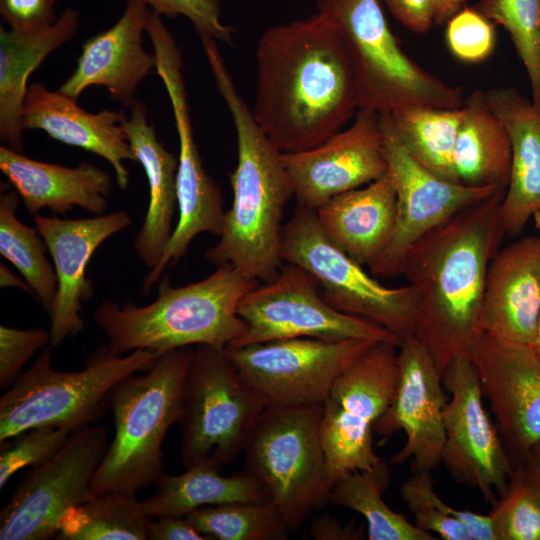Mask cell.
Wrapping results in <instances>:
<instances>
[{"label": "cell", "instance_id": "cell-31", "mask_svg": "<svg viewBox=\"0 0 540 540\" xmlns=\"http://www.w3.org/2000/svg\"><path fill=\"white\" fill-rule=\"evenodd\" d=\"M219 470L203 464L179 475L164 472L154 484L155 492L139 501L142 512L150 519L185 517L204 506L270 501L262 484L245 470L230 476L221 475Z\"/></svg>", "mask_w": 540, "mask_h": 540}, {"label": "cell", "instance_id": "cell-51", "mask_svg": "<svg viewBox=\"0 0 540 540\" xmlns=\"http://www.w3.org/2000/svg\"><path fill=\"white\" fill-rule=\"evenodd\" d=\"M0 284L1 287H15L24 290L29 294H33L28 283L25 280L19 279V277L13 274L3 263L0 264Z\"/></svg>", "mask_w": 540, "mask_h": 540}, {"label": "cell", "instance_id": "cell-29", "mask_svg": "<svg viewBox=\"0 0 540 540\" xmlns=\"http://www.w3.org/2000/svg\"><path fill=\"white\" fill-rule=\"evenodd\" d=\"M79 12L66 8L47 27L35 31L0 28V138L22 151L21 110L28 79L41 63L76 33Z\"/></svg>", "mask_w": 540, "mask_h": 540}, {"label": "cell", "instance_id": "cell-15", "mask_svg": "<svg viewBox=\"0 0 540 540\" xmlns=\"http://www.w3.org/2000/svg\"><path fill=\"white\" fill-rule=\"evenodd\" d=\"M376 341L279 339L225 349L268 407L322 404L338 376Z\"/></svg>", "mask_w": 540, "mask_h": 540}, {"label": "cell", "instance_id": "cell-1", "mask_svg": "<svg viewBox=\"0 0 540 540\" xmlns=\"http://www.w3.org/2000/svg\"><path fill=\"white\" fill-rule=\"evenodd\" d=\"M253 115L282 153L313 148L359 110L351 57L322 14L268 28L256 51Z\"/></svg>", "mask_w": 540, "mask_h": 540}, {"label": "cell", "instance_id": "cell-43", "mask_svg": "<svg viewBox=\"0 0 540 540\" xmlns=\"http://www.w3.org/2000/svg\"><path fill=\"white\" fill-rule=\"evenodd\" d=\"M50 343V333L42 329L0 326V386L7 389L37 351Z\"/></svg>", "mask_w": 540, "mask_h": 540}, {"label": "cell", "instance_id": "cell-8", "mask_svg": "<svg viewBox=\"0 0 540 540\" xmlns=\"http://www.w3.org/2000/svg\"><path fill=\"white\" fill-rule=\"evenodd\" d=\"M266 408V399L242 377L225 349L195 346L177 422L182 466L221 469L244 451Z\"/></svg>", "mask_w": 540, "mask_h": 540}, {"label": "cell", "instance_id": "cell-6", "mask_svg": "<svg viewBox=\"0 0 540 540\" xmlns=\"http://www.w3.org/2000/svg\"><path fill=\"white\" fill-rule=\"evenodd\" d=\"M317 10L347 47L359 109L388 114L411 106H463L460 87L442 81L405 53L379 0H318Z\"/></svg>", "mask_w": 540, "mask_h": 540}, {"label": "cell", "instance_id": "cell-3", "mask_svg": "<svg viewBox=\"0 0 540 540\" xmlns=\"http://www.w3.org/2000/svg\"><path fill=\"white\" fill-rule=\"evenodd\" d=\"M201 43L237 136L232 206L225 212L219 241L205 257L213 265L230 264L249 279L269 282L283 266L281 221L293 196L283 153L237 91L216 41L205 38Z\"/></svg>", "mask_w": 540, "mask_h": 540}, {"label": "cell", "instance_id": "cell-2", "mask_svg": "<svg viewBox=\"0 0 540 540\" xmlns=\"http://www.w3.org/2000/svg\"><path fill=\"white\" fill-rule=\"evenodd\" d=\"M505 190L461 210L407 253L402 265L416 303L414 336L443 374L469 356L482 333L480 318L488 268L506 235L499 207Z\"/></svg>", "mask_w": 540, "mask_h": 540}, {"label": "cell", "instance_id": "cell-47", "mask_svg": "<svg viewBox=\"0 0 540 540\" xmlns=\"http://www.w3.org/2000/svg\"><path fill=\"white\" fill-rule=\"evenodd\" d=\"M310 536L315 540H360L367 534L362 527L343 525L335 517L322 515L316 518L310 528Z\"/></svg>", "mask_w": 540, "mask_h": 540}, {"label": "cell", "instance_id": "cell-39", "mask_svg": "<svg viewBox=\"0 0 540 540\" xmlns=\"http://www.w3.org/2000/svg\"><path fill=\"white\" fill-rule=\"evenodd\" d=\"M400 495L415 525L444 540H472L466 527L452 514L433 486L432 471L412 472L400 487Z\"/></svg>", "mask_w": 540, "mask_h": 540}, {"label": "cell", "instance_id": "cell-24", "mask_svg": "<svg viewBox=\"0 0 540 540\" xmlns=\"http://www.w3.org/2000/svg\"><path fill=\"white\" fill-rule=\"evenodd\" d=\"M123 112L102 110L89 113L76 100L59 91H50L42 83L29 85L21 110V125L39 129L51 138L97 154L112 166L121 189L129 183L125 161H136L122 126Z\"/></svg>", "mask_w": 540, "mask_h": 540}, {"label": "cell", "instance_id": "cell-13", "mask_svg": "<svg viewBox=\"0 0 540 540\" xmlns=\"http://www.w3.org/2000/svg\"><path fill=\"white\" fill-rule=\"evenodd\" d=\"M107 449V429L87 425L47 461L31 467L0 513L1 540L56 537L64 515L91 499V484Z\"/></svg>", "mask_w": 540, "mask_h": 540}, {"label": "cell", "instance_id": "cell-42", "mask_svg": "<svg viewBox=\"0 0 540 540\" xmlns=\"http://www.w3.org/2000/svg\"><path fill=\"white\" fill-rule=\"evenodd\" d=\"M160 16L187 18L199 37L207 36L227 45L233 43L234 29L222 22L221 0H145Z\"/></svg>", "mask_w": 540, "mask_h": 540}, {"label": "cell", "instance_id": "cell-33", "mask_svg": "<svg viewBox=\"0 0 540 540\" xmlns=\"http://www.w3.org/2000/svg\"><path fill=\"white\" fill-rule=\"evenodd\" d=\"M395 132L408 153L435 175L459 182L453 153L464 107L411 106L388 113Z\"/></svg>", "mask_w": 540, "mask_h": 540}, {"label": "cell", "instance_id": "cell-11", "mask_svg": "<svg viewBox=\"0 0 540 540\" xmlns=\"http://www.w3.org/2000/svg\"><path fill=\"white\" fill-rule=\"evenodd\" d=\"M398 346L376 342L335 380L322 403L320 437L328 483L381 462L374 426L389 406L398 377Z\"/></svg>", "mask_w": 540, "mask_h": 540}, {"label": "cell", "instance_id": "cell-46", "mask_svg": "<svg viewBox=\"0 0 540 540\" xmlns=\"http://www.w3.org/2000/svg\"><path fill=\"white\" fill-rule=\"evenodd\" d=\"M148 540H211L193 527L185 517L160 516L149 520Z\"/></svg>", "mask_w": 540, "mask_h": 540}, {"label": "cell", "instance_id": "cell-23", "mask_svg": "<svg viewBox=\"0 0 540 540\" xmlns=\"http://www.w3.org/2000/svg\"><path fill=\"white\" fill-rule=\"evenodd\" d=\"M540 319V236H526L498 250L490 262L481 331L531 345Z\"/></svg>", "mask_w": 540, "mask_h": 540}, {"label": "cell", "instance_id": "cell-4", "mask_svg": "<svg viewBox=\"0 0 540 540\" xmlns=\"http://www.w3.org/2000/svg\"><path fill=\"white\" fill-rule=\"evenodd\" d=\"M259 283L230 264L179 287L171 286L163 276L153 302L137 306L107 301L97 308L94 319L116 354L164 353L197 345L226 349L245 333L247 326L238 315V306Z\"/></svg>", "mask_w": 540, "mask_h": 540}, {"label": "cell", "instance_id": "cell-20", "mask_svg": "<svg viewBox=\"0 0 540 540\" xmlns=\"http://www.w3.org/2000/svg\"><path fill=\"white\" fill-rule=\"evenodd\" d=\"M470 358L514 466L540 442V359L531 345L482 332Z\"/></svg>", "mask_w": 540, "mask_h": 540}, {"label": "cell", "instance_id": "cell-45", "mask_svg": "<svg viewBox=\"0 0 540 540\" xmlns=\"http://www.w3.org/2000/svg\"><path fill=\"white\" fill-rule=\"evenodd\" d=\"M392 15L407 29L426 33L434 24L435 0H383Z\"/></svg>", "mask_w": 540, "mask_h": 540}, {"label": "cell", "instance_id": "cell-28", "mask_svg": "<svg viewBox=\"0 0 540 540\" xmlns=\"http://www.w3.org/2000/svg\"><path fill=\"white\" fill-rule=\"evenodd\" d=\"M131 107L130 117L123 119L122 126L136 161L145 171L149 189L147 212L133 246L142 262L152 269L173 232L178 158L158 140L154 127L148 122L145 106L135 101Z\"/></svg>", "mask_w": 540, "mask_h": 540}, {"label": "cell", "instance_id": "cell-40", "mask_svg": "<svg viewBox=\"0 0 540 540\" xmlns=\"http://www.w3.org/2000/svg\"><path fill=\"white\" fill-rule=\"evenodd\" d=\"M71 434L68 429L43 426L0 441V489L19 470L37 466L51 458Z\"/></svg>", "mask_w": 540, "mask_h": 540}, {"label": "cell", "instance_id": "cell-53", "mask_svg": "<svg viewBox=\"0 0 540 540\" xmlns=\"http://www.w3.org/2000/svg\"><path fill=\"white\" fill-rule=\"evenodd\" d=\"M533 220H534V225H535V228H536V230L538 232V235L540 236V212L536 213L533 216Z\"/></svg>", "mask_w": 540, "mask_h": 540}, {"label": "cell", "instance_id": "cell-34", "mask_svg": "<svg viewBox=\"0 0 540 540\" xmlns=\"http://www.w3.org/2000/svg\"><path fill=\"white\" fill-rule=\"evenodd\" d=\"M149 520L136 496L119 493L94 495L64 515L55 538L147 540Z\"/></svg>", "mask_w": 540, "mask_h": 540}, {"label": "cell", "instance_id": "cell-17", "mask_svg": "<svg viewBox=\"0 0 540 540\" xmlns=\"http://www.w3.org/2000/svg\"><path fill=\"white\" fill-rule=\"evenodd\" d=\"M379 116L387 174L396 192L397 212L390 242L369 268L374 276L393 277L401 275L407 253L423 236L466 207L503 189L468 186L435 175L408 153L390 116Z\"/></svg>", "mask_w": 540, "mask_h": 540}, {"label": "cell", "instance_id": "cell-32", "mask_svg": "<svg viewBox=\"0 0 540 540\" xmlns=\"http://www.w3.org/2000/svg\"><path fill=\"white\" fill-rule=\"evenodd\" d=\"M391 481L389 463L352 472L331 488L328 503L361 514L367 523L369 540H435L431 533L419 529L402 514L392 510L382 494Z\"/></svg>", "mask_w": 540, "mask_h": 540}, {"label": "cell", "instance_id": "cell-10", "mask_svg": "<svg viewBox=\"0 0 540 540\" xmlns=\"http://www.w3.org/2000/svg\"><path fill=\"white\" fill-rule=\"evenodd\" d=\"M282 259L309 272L324 300L347 314L371 320L400 341L414 335L416 303L411 287H387L336 245L316 211L297 204L282 227Z\"/></svg>", "mask_w": 540, "mask_h": 540}, {"label": "cell", "instance_id": "cell-36", "mask_svg": "<svg viewBox=\"0 0 540 540\" xmlns=\"http://www.w3.org/2000/svg\"><path fill=\"white\" fill-rule=\"evenodd\" d=\"M185 518L211 540H286L291 531L270 501L204 506Z\"/></svg>", "mask_w": 540, "mask_h": 540}, {"label": "cell", "instance_id": "cell-26", "mask_svg": "<svg viewBox=\"0 0 540 540\" xmlns=\"http://www.w3.org/2000/svg\"><path fill=\"white\" fill-rule=\"evenodd\" d=\"M486 96L511 141L510 179L499 216L506 235L517 234L540 212V109L512 87L490 89Z\"/></svg>", "mask_w": 540, "mask_h": 540}, {"label": "cell", "instance_id": "cell-49", "mask_svg": "<svg viewBox=\"0 0 540 540\" xmlns=\"http://www.w3.org/2000/svg\"><path fill=\"white\" fill-rule=\"evenodd\" d=\"M516 466L522 469L525 477L540 493V442L535 444Z\"/></svg>", "mask_w": 540, "mask_h": 540}, {"label": "cell", "instance_id": "cell-30", "mask_svg": "<svg viewBox=\"0 0 540 540\" xmlns=\"http://www.w3.org/2000/svg\"><path fill=\"white\" fill-rule=\"evenodd\" d=\"M462 119L453 153L460 183L506 190L512 149L507 129L492 109L486 91L475 90L464 99Z\"/></svg>", "mask_w": 540, "mask_h": 540}, {"label": "cell", "instance_id": "cell-18", "mask_svg": "<svg viewBox=\"0 0 540 540\" xmlns=\"http://www.w3.org/2000/svg\"><path fill=\"white\" fill-rule=\"evenodd\" d=\"M398 377L392 400L374 426L384 440L403 431L402 449L389 464L411 460L412 472L433 471L442 464L445 441L442 375L426 347L414 336L401 340L397 352Z\"/></svg>", "mask_w": 540, "mask_h": 540}, {"label": "cell", "instance_id": "cell-19", "mask_svg": "<svg viewBox=\"0 0 540 540\" xmlns=\"http://www.w3.org/2000/svg\"><path fill=\"white\" fill-rule=\"evenodd\" d=\"M282 159L297 203L316 211L387 173L380 116L359 109L346 129L313 148L283 153Z\"/></svg>", "mask_w": 540, "mask_h": 540}, {"label": "cell", "instance_id": "cell-5", "mask_svg": "<svg viewBox=\"0 0 540 540\" xmlns=\"http://www.w3.org/2000/svg\"><path fill=\"white\" fill-rule=\"evenodd\" d=\"M192 354L191 347L164 352L145 374H133L112 390L114 437L93 477L94 495L136 496L165 472L162 446L179 419Z\"/></svg>", "mask_w": 540, "mask_h": 540}, {"label": "cell", "instance_id": "cell-48", "mask_svg": "<svg viewBox=\"0 0 540 540\" xmlns=\"http://www.w3.org/2000/svg\"><path fill=\"white\" fill-rule=\"evenodd\" d=\"M451 514L466 527L472 540H497L493 522L489 514L484 515L453 507Z\"/></svg>", "mask_w": 540, "mask_h": 540}, {"label": "cell", "instance_id": "cell-21", "mask_svg": "<svg viewBox=\"0 0 540 540\" xmlns=\"http://www.w3.org/2000/svg\"><path fill=\"white\" fill-rule=\"evenodd\" d=\"M34 222L52 257L57 278V291L48 312L50 345L56 347L83 329L81 304L93 295L86 270L94 252L109 237L129 227L132 219L127 212L117 211L84 219L36 214Z\"/></svg>", "mask_w": 540, "mask_h": 540}, {"label": "cell", "instance_id": "cell-52", "mask_svg": "<svg viewBox=\"0 0 540 540\" xmlns=\"http://www.w3.org/2000/svg\"><path fill=\"white\" fill-rule=\"evenodd\" d=\"M532 347H533L534 351L536 352L537 356L540 359V319H539V322H538L536 335H535V339H534V342L532 344Z\"/></svg>", "mask_w": 540, "mask_h": 540}, {"label": "cell", "instance_id": "cell-38", "mask_svg": "<svg viewBox=\"0 0 540 540\" xmlns=\"http://www.w3.org/2000/svg\"><path fill=\"white\" fill-rule=\"evenodd\" d=\"M489 515L497 540H540V493L519 466Z\"/></svg>", "mask_w": 540, "mask_h": 540}, {"label": "cell", "instance_id": "cell-44", "mask_svg": "<svg viewBox=\"0 0 540 540\" xmlns=\"http://www.w3.org/2000/svg\"><path fill=\"white\" fill-rule=\"evenodd\" d=\"M56 0H0V14L10 29L35 31L56 19Z\"/></svg>", "mask_w": 540, "mask_h": 540}, {"label": "cell", "instance_id": "cell-16", "mask_svg": "<svg viewBox=\"0 0 540 540\" xmlns=\"http://www.w3.org/2000/svg\"><path fill=\"white\" fill-rule=\"evenodd\" d=\"M450 394L444 407L442 463L455 481L477 489L486 502L507 488L515 466L485 409L476 368L458 356L442 374Z\"/></svg>", "mask_w": 540, "mask_h": 540}, {"label": "cell", "instance_id": "cell-14", "mask_svg": "<svg viewBox=\"0 0 540 540\" xmlns=\"http://www.w3.org/2000/svg\"><path fill=\"white\" fill-rule=\"evenodd\" d=\"M148 36L156 59V73L172 105L180 152L176 176L179 218L160 260L144 278L145 293L167 267L183 257L198 234L209 232L219 236L225 215L221 192L204 169L194 141L180 49L163 24L151 27Z\"/></svg>", "mask_w": 540, "mask_h": 540}, {"label": "cell", "instance_id": "cell-12", "mask_svg": "<svg viewBox=\"0 0 540 540\" xmlns=\"http://www.w3.org/2000/svg\"><path fill=\"white\" fill-rule=\"evenodd\" d=\"M237 312L247 327L229 347L291 338L372 340L397 346L401 342L379 324L333 308L322 297L315 278L290 263L274 279L251 289Z\"/></svg>", "mask_w": 540, "mask_h": 540}, {"label": "cell", "instance_id": "cell-22", "mask_svg": "<svg viewBox=\"0 0 540 540\" xmlns=\"http://www.w3.org/2000/svg\"><path fill=\"white\" fill-rule=\"evenodd\" d=\"M149 13L145 0H127L113 26L84 42L59 92L77 100L88 87L103 86L114 100L132 106L138 85L156 67L154 53L143 49Z\"/></svg>", "mask_w": 540, "mask_h": 540}, {"label": "cell", "instance_id": "cell-37", "mask_svg": "<svg viewBox=\"0 0 540 540\" xmlns=\"http://www.w3.org/2000/svg\"><path fill=\"white\" fill-rule=\"evenodd\" d=\"M474 8L508 32L540 109V0H479Z\"/></svg>", "mask_w": 540, "mask_h": 540}, {"label": "cell", "instance_id": "cell-35", "mask_svg": "<svg viewBox=\"0 0 540 540\" xmlns=\"http://www.w3.org/2000/svg\"><path fill=\"white\" fill-rule=\"evenodd\" d=\"M18 196L16 191H7L0 197V253L22 274L48 313L57 291L55 269L38 229L17 219Z\"/></svg>", "mask_w": 540, "mask_h": 540}, {"label": "cell", "instance_id": "cell-50", "mask_svg": "<svg viewBox=\"0 0 540 540\" xmlns=\"http://www.w3.org/2000/svg\"><path fill=\"white\" fill-rule=\"evenodd\" d=\"M466 0H435V24H444L460 9Z\"/></svg>", "mask_w": 540, "mask_h": 540}, {"label": "cell", "instance_id": "cell-7", "mask_svg": "<svg viewBox=\"0 0 540 540\" xmlns=\"http://www.w3.org/2000/svg\"><path fill=\"white\" fill-rule=\"evenodd\" d=\"M162 353L109 347L95 351L85 368L63 372L52 365L50 348L22 372L0 398V441L34 427L74 432L103 415L112 390L123 379L148 370Z\"/></svg>", "mask_w": 540, "mask_h": 540}, {"label": "cell", "instance_id": "cell-27", "mask_svg": "<svg viewBox=\"0 0 540 540\" xmlns=\"http://www.w3.org/2000/svg\"><path fill=\"white\" fill-rule=\"evenodd\" d=\"M396 212V192L387 173L331 198L316 210L329 238L358 263L369 267L390 242Z\"/></svg>", "mask_w": 540, "mask_h": 540}, {"label": "cell", "instance_id": "cell-9", "mask_svg": "<svg viewBox=\"0 0 540 540\" xmlns=\"http://www.w3.org/2000/svg\"><path fill=\"white\" fill-rule=\"evenodd\" d=\"M322 404L268 407L244 448V470L266 490L291 531L328 504L330 486L320 437Z\"/></svg>", "mask_w": 540, "mask_h": 540}, {"label": "cell", "instance_id": "cell-25", "mask_svg": "<svg viewBox=\"0 0 540 540\" xmlns=\"http://www.w3.org/2000/svg\"><path fill=\"white\" fill-rule=\"evenodd\" d=\"M0 169L30 215L41 209L65 215L75 206L102 215L107 208L110 176L88 162L70 168L37 161L1 146Z\"/></svg>", "mask_w": 540, "mask_h": 540}, {"label": "cell", "instance_id": "cell-41", "mask_svg": "<svg viewBox=\"0 0 540 540\" xmlns=\"http://www.w3.org/2000/svg\"><path fill=\"white\" fill-rule=\"evenodd\" d=\"M446 24L447 45L457 59L477 63L492 54L496 40L494 25L474 7L464 6Z\"/></svg>", "mask_w": 540, "mask_h": 540}]
</instances>
